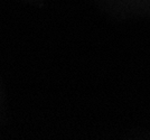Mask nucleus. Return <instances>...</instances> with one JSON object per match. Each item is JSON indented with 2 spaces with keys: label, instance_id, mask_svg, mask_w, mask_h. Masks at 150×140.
Listing matches in <instances>:
<instances>
[]
</instances>
